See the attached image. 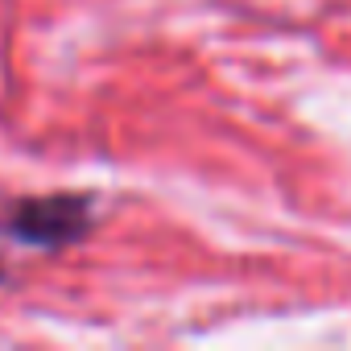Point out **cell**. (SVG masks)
I'll return each instance as SVG.
<instances>
[{"mask_svg": "<svg viewBox=\"0 0 351 351\" xmlns=\"http://www.w3.org/2000/svg\"><path fill=\"white\" fill-rule=\"evenodd\" d=\"M5 228L13 240L29 248H66L87 236L91 228V199L87 195H38V199H17L5 215Z\"/></svg>", "mask_w": 351, "mask_h": 351, "instance_id": "6da1fadb", "label": "cell"}]
</instances>
